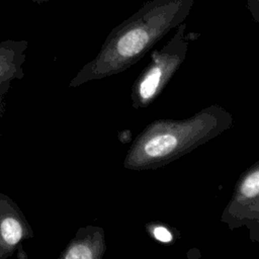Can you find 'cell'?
Wrapping results in <instances>:
<instances>
[{
  "label": "cell",
  "instance_id": "obj_1",
  "mask_svg": "<svg viewBox=\"0 0 259 259\" xmlns=\"http://www.w3.org/2000/svg\"><path fill=\"white\" fill-rule=\"evenodd\" d=\"M195 0H149L115 26L97 55L85 64L70 86L116 75L139 62L154 45L189 15Z\"/></svg>",
  "mask_w": 259,
  "mask_h": 259
},
{
  "label": "cell",
  "instance_id": "obj_2",
  "mask_svg": "<svg viewBox=\"0 0 259 259\" xmlns=\"http://www.w3.org/2000/svg\"><path fill=\"white\" fill-rule=\"evenodd\" d=\"M186 23L175 27L172 37L159 50L151 54L150 63L144 68L133 86L136 103L148 104L166 86L178 71L188 51L190 34H186Z\"/></svg>",
  "mask_w": 259,
  "mask_h": 259
},
{
  "label": "cell",
  "instance_id": "obj_3",
  "mask_svg": "<svg viewBox=\"0 0 259 259\" xmlns=\"http://www.w3.org/2000/svg\"><path fill=\"white\" fill-rule=\"evenodd\" d=\"M30 236L31 230L18 205L7 194L0 193V259L14 254L17 259H26L22 241Z\"/></svg>",
  "mask_w": 259,
  "mask_h": 259
},
{
  "label": "cell",
  "instance_id": "obj_4",
  "mask_svg": "<svg viewBox=\"0 0 259 259\" xmlns=\"http://www.w3.org/2000/svg\"><path fill=\"white\" fill-rule=\"evenodd\" d=\"M28 41L5 39L0 41V94H6L14 80L23 77Z\"/></svg>",
  "mask_w": 259,
  "mask_h": 259
},
{
  "label": "cell",
  "instance_id": "obj_5",
  "mask_svg": "<svg viewBox=\"0 0 259 259\" xmlns=\"http://www.w3.org/2000/svg\"><path fill=\"white\" fill-rule=\"evenodd\" d=\"M177 146V140L172 135H159L145 145V152L150 157H163Z\"/></svg>",
  "mask_w": 259,
  "mask_h": 259
},
{
  "label": "cell",
  "instance_id": "obj_6",
  "mask_svg": "<svg viewBox=\"0 0 259 259\" xmlns=\"http://www.w3.org/2000/svg\"><path fill=\"white\" fill-rule=\"evenodd\" d=\"M259 192V173L255 171L248 175L242 184V193L246 197H255Z\"/></svg>",
  "mask_w": 259,
  "mask_h": 259
},
{
  "label": "cell",
  "instance_id": "obj_7",
  "mask_svg": "<svg viewBox=\"0 0 259 259\" xmlns=\"http://www.w3.org/2000/svg\"><path fill=\"white\" fill-rule=\"evenodd\" d=\"M65 259H92V253L87 246L77 245L67 252Z\"/></svg>",
  "mask_w": 259,
  "mask_h": 259
},
{
  "label": "cell",
  "instance_id": "obj_8",
  "mask_svg": "<svg viewBox=\"0 0 259 259\" xmlns=\"http://www.w3.org/2000/svg\"><path fill=\"white\" fill-rule=\"evenodd\" d=\"M154 236L157 240L161 241V242H164V243H167V242H170L172 240V235L171 233L163 228V227H157L154 229Z\"/></svg>",
  "mask_w": 259,
  "mask_h": 259
},
{
  "label": "cell",
  "instance_id": "obj_9",
  "mask_svg": "<svg viewBox=\"0 0 259 259\" xmlns=\"http://www.w3.org/2000/svg\"><path fill=\"white\" fill-rule=\"evenodd\" d=\"M247 8L252 18L259 23V0H247Z\"/></svg>",
  "mask_w": 259,
  "mask_h": 259
},
{
  "label": "cell",
  "instance_id": "obj_10",
  "mask_svg": "<svg viewBox=\"0 0 259 259\" xmlns=\"http://www.w3.org/2000/svg\"><path fill=\"white\" fill-rule=\"evenodd\" d=\"M5 105H6L5 95H4V94H0V120H1L2 117L4 116V113H5ZM0 136H1V134H0Z\"/></svg>",
  "mask_w": 259,
  "mask_h": 259
},
{
  "label": "cell",
  "instance_id": "obj_11",
  "mask_svg": "<svg viewBox=\"0 0 259 259\" xmlns=\"http://www.w3.org/2000/svg\"><path fill=\"white\" fill-rule=\"evenodd\" d=\"M28 1H31L33 3H36V4H42V3H46L48 2L49 0H28Z\"/></svg>",
  "mask_w": 259,
  "mask_h": 259
}]
</instances>
